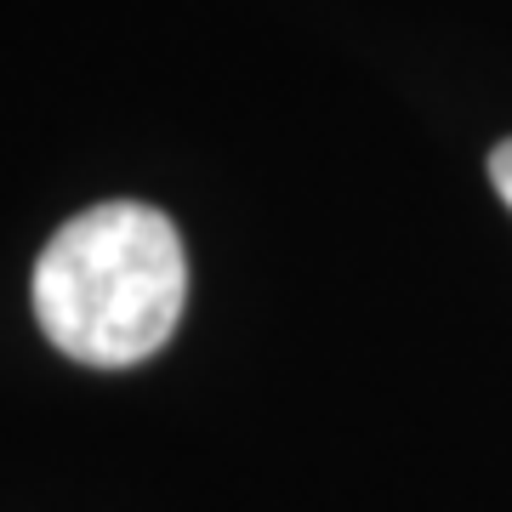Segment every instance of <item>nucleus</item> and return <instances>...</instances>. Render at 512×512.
Segmentation results:
<instances>
[{"label": "nucleus", "mask_w": 512, "mask_h": 512, "mask_svg": "<svg viewBox=\"0 0 512 512\" xmlns=\"http://www.w3.org/2000/svg\"><path fill=\"white\" fill-rule=\"evenodd\" d=\"M35 319L80 365H143L171 342L188 302L183 234L165 211L109 200L69 217L35 262Z\"/></svg>", "instance_id": "f257e3e1"}, {"label": "nucleus", "mask_w": 512, "mask_h": 512, "mask_svg": "<svg viewBox=\"0 0 512 512\" xmlns=\"http://www.w3.org/2000/svg\"><path fill=\"white\" fill-rule=\"evenodd\" d=\"M490 183H495V194L512 205V143H501L490 154Z\"/></svg>", "instance_id": "f03ea898"}]
</instances>
